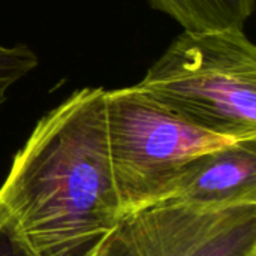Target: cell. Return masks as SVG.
Returning <instances> with one entry per match:
<instances>
[{
  "mask_svg": "<svg viewBox=\"0 0 256 256\" xmlns=\"http://www.w3.org/2000/svg\"><path fill=\"white\" fill-rule=\"evenodd\" d=\"M105 88L50 110L0 186V222L27 256H94L123 216L112 176Z\"/></svg>",
  "mask_w": 256,
  "mask_h": 256,
  "instance_id": "obj_1",
  "label": "cell"
},
{
  "mask_svg": "<svg viewBox=\"0 0 256 256\" xmlns=\"http://www.w3.org/2000/svg\"><path fill=\"white\" fill-rule=\"evenodd\" d=\"M136 86L204 130L256 138V46L244 27L183 30Z\"/></svg>",
  "mask_w": 256,
  "mask_h": 256,
  "instance_id": "obj_2",
  "label": "cell"
},
{
  "mask_svg": "<svg viewBox=\"0 0 256 256\" xmlns=\"http://www.w3.org/2000/svg\"><path fill=\"white\" fill-rule=\"evenodd\" d=\"M105 114L123 214L165 201L190 159L234 141L189 123L136 84L106 90Z\"/></svg>",
  "mask_w": 256,
  "mask_h": 256,
  "instance_id": "obj_3",
  "label": "cell"
},
{
  "mask_svg": "<svg viewBox=\"0 0 256 256\" xmlns=\"http://www.w3.org/2000/svg\"><path fill=\"white\" fill-rule=\"evenodd\" d=\"M94 256H256V202L160 201L124 213Z\"/></svg>",
  "mask_w": 256,
  "mask_h": 256,
  "instance_id": "obj_4",
  "label": "cell"
},
{
  "mask_svg": "<svg viewBox=\"0 0 256 256\" xmlns=\"http://www.w3.org/2000/svg\"><path fill=\"white\" fill-rule=\"evenodd\" d=\"M166 200L201 207L256 202V138L232 141L190 159Z\"/></svg>",
  "mask_w": 256,
  "mask_h": 256,
  "instance_id": "obj_5",
  "label": "cell"
},
{
  "mask_svg": "<svg viewBox=\"0 0 256 256\" xmlns=\"http://www.w3.org/2000/svg\"><path fill=\"white\" fill-rule=\"evenodd\" d=\"M148 3L190 32L244 27L255 9V0H148Z\"/></svg>",
  "mask_w": 256,
  "mask_h": 256,
  "instance_id": "obj_6",
  "label": "cell"
},
{
  "mask_svg": "<svg viewBox=\"0 0 256 256\" xmlns=\"http://www.w3.org/2000/svg\"><path fill=\"white\" fill-rule=\"evenodd\" d=\"M39 64L38 54L26 44L0 45V106L8 99L9 88Z\"/></svg>",
  "mask_w": 256,
  "mask_h": 256,
  "instance_id": "obj_7",
  "label": "cell"
},
{
  "mask_svg": "<svg viewBox=\"0 0 256 256\" xmlns=\"http://www.w3.org/2000/svg\"><path fill=\"white\" fill-rule=\"evenodd\" d=\"M0 256H27L18 240L0 222Z\"/></svg>",
  "mask_w": 256,
  "mask_h": 256,
  "instance_id": "obj_8",
  "label": "cell"
}]
</instances>
